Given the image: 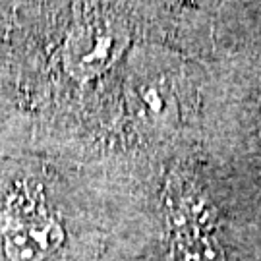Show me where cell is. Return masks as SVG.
Returning <instances> with one entry per match:
<instances>
[{
	"label": "cell",
	"mask_w": 261,
	"mask_h": 261,
	"mask_svg": "<svg viewBox=\"0 0 261 261\" xmlns=\"http://www.w3.org/2000/svg\"><path fill=\"white\" fill-rule=\"evenodd\" d=\"M167 215L172 230L170 261H224L217 238V213L194 184L186 180L170 184Z\"/></svg>",
	"instance_id": "6da1fadb"
},
{
	"label": "cell",
	"mask_w": 261,
	"mask_h": 261,
	"mask_svg": "<svg viewBox=\"0 0 261 261\" xmlns=\"http://www.w3.org/2000/svg\"><path fill=\"white\" fill-rule=\"evenodd\" d=\"M128 43L126 31L120 25L97 21L77 29L66 47V64L75 75L101 72L120 56Z\"/></svg>",
	"instance_id": "7a4b0ae2"
},
{
	"label": "cell",
	"mask_w": 261,
	"mask_h": 261,
	"mask_svg": "<svg viewBox=\"0 0 261 261\" xmlns=\"http://www.w3.org/2000/svg\"><path fill=\"white\" fill-rule=\"evenodd\" d=\"M6 252L12 261H39L62 242L60 224L35 207L19 205L8 215Z\"/></svg>",
	"instance_id": "3957f363"
}]
</instances>
